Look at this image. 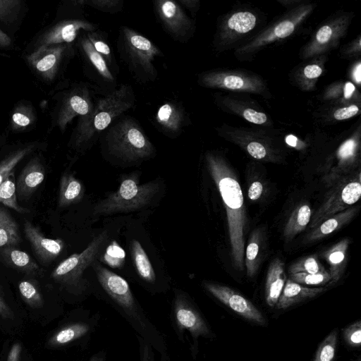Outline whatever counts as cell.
<instances>
[{
    "label": "cell",
    "mask_w": 361,
    "mask_h": 361,
    "mask_svg": "<svg viewBox=\"0 0 361 361\" xmlns=\"http://www.w3.org/2000/svg\"><path fill=\"white\" fill-rule=\"evenodd\" d=\"M205 159L226 207L233 265L238 271H243L245 212L241 188L234 173L222 157L208 152Z\"/></svg>",
    "instance_id": "6da1fadb"
},
{
    "label": "cell",
    "mask_w": 361,
    "mask_h": 361,
    "mask_svg": "<svg viewBox=\"0 0 361 361\" xmlns=\"http://www.w3.org/2000/svg\"><path fill=\"white\" fill-rule=\"evenodd\" d=\"M135 95L130 86L123 84L100 99L85 116H79L69 145L82 149L92 143L111 122L132 108Z\"/></svg>",
    "instance_id": "7a4b0ae2"
},
{
    "label": "cell",
    "mask_w": 361,
    "mask_h": 361,
    "mask_svg": "<svg viewBox=\"0 0 361 361\" xmlns=\"http://www.w3.org/2000/svg\"><path fill=\"white\" fill-rule=\"evenodd\" d=\"M170 321L172 329L182 343H186L187 334L191 356L195 360L199 352V338H213L208 322L193 300L179 290L175 291L171 302Z\"/></svg>",
    "instance_id": "3957f363"
},
{
    "label": "cell",
    "mask_w": 361,
    "mask_h": 361,
    "mask_svg": "<svg viewBox=\"0 0 361 361\" xmlns=\"http://www.w3.org/2000/svg\"><path fill=\"white\" fill-rule=\"evenodd\" d=\"M106 231L95 237L80 253H75L61 262L52 271L51 279L66 293L77 299L90 293V283L83 277L85 270L92 263L104 242Z\"/></svg>",
    "instance_id": "277c9868"
},
{
    "label": "cell",
    "mask_w": 361,
    "mask_h": 361,
    "mask_svg": "<svg viewBox=\"0 0 361 361\" xmlns=\"http://www.w3.org/2000/svg\"><path fill=\"white\" fill-rule=\"evenodd\" d=\"M118 47L121 58L137 80L147 82L156 79L157 71L154 63L162 53L152 42L131 28L123 26L120 29Z\"/></svg>",
    "instance_id": "5b68a950"
},
{
    "label": "cell",
    "mask_w": 361,
    "mask_h": 361,
    "mask_svg": "<svg viewBox=\"0 0 361 361\" xmlns=\"http://www.w3.org/2000/svg\"><path fill=\"white\" fill-rule=\"evenodd\" d=\"M109 152L128 162H135L150 157L154 148L140 125L126 117L110 127L105 136Z\"/></svg>",
    "instance_id": "8992f818"
},
{
    "label": "cell",
    "mask_w": 361,
    "mask_h": 361,
    "mask_svg": "<svg viewBox=\"0 0 361 361\" xmlns=\"http://www.w3.org/2000/svg\"><path fill=\"white\" fill-rule=\"evenodd\" d=\"M314 7V4L303 3L290 8L288 13L239 46L234 52L235 58L240 61L250 60L267 46L289 37L299 28Z\"/></svg>",
    "instance_id": "52a82bcc"
},
{
    "label": "cell",
    "mask_w": 361,
    "mask_h": 361,
    "mask_svg": "<svg viewBox=\"0 0 361 361\" xmlns=\"http://www.w3.org/2000/svg\"><path fill=\"white\" fill-rule=\"evenodd\" d=\"M159 190V183L151 181L139 184L128 178L123 179L118 188L94 207V215H108L128 213L141 209L147 206Z\"/></svg>",
    "instance_id": "ba28073f"
},
{
    "label": "cell",
    "mask_w": 361,
    "mask_h": 361,
    "mask_svg": "<svg viewBox=\"0 0 361 361\" xmlns=\"http://www.w3.org/2000/svg\"><path fill=\"white\" fill-rule=\"evenodd\" d=\"M200 85L236 92H247L271 98V94L265 80L259 75L244 70L216 69L198 75Z\"/></svg>",
    "instance_id": "9c48e42d"
},
{
    "label": "cell",
    "mask_w": 361,
    "mask_h": 361,
    "mask_svg": "<svg viewBox=\"0 0 361 361\" xmlns=\"http://www.w3.org/2000/svg\"><path fill=\"white\" fill-rule=\"evenodd\" d=\"M259 21V15L247 9L231 11L221 17L213 42L215 50L221 52L233 48L256 28Z\"/></svg>",
    "instance_id": "30bf717a"
},
{
    "label": "cell",
    "mask_w": 361,
    "mask_h": 361,
    "mask_svg": "<svg viewBox=\"0 0 361 361\" xmlns=\"http://www.w3.org/2000/svg\"><path fill=\"white\" fill-rule=\"evenodd\" d=\"M353 15L337 13L323 23L300 51V58L308 59L321 56L336 47L346 35Z\"/></svg>",
    "instance_id": "8fae6325"
},
{
    "label": "cell",
    "mask_w": 361,
    "mask_h": 361,
    "mask_svg": "<svg viewBox=\"0 0 361 361\" xmlns=\"http://www.w3.org/2000/svg\"><path fill=\"white\" fill-rule=\"evenodd\" d=\"M101 319L99 312L80 310L75 317L61 326L48 340V345L61 348L71 345L87 346L98 328Z\"/></svg>",
    "instance_id": "7c38bea8"
},
{
    "label": "cell",
    "mask_w": 361,
    "mask_h": 361,
    "mask_svg": "<svg viewBox=\"0 0 361 361\" xmlns=\"http://www.w3.org/2000/svg\"><path fill=\"white\" fill-rule=\"evenodd\" d=\"M73 51L71 43L44 46L29 53L25 60L39 78L50 82L56 79Z\"/></svg>",
    "instance_id": "4fadbf2b"
},
{
    "label": "cell",
    "mask_w": 361,
    "mask_h": 361,
    "mask_svg": "<svg viewBox=\"0 0 361 361\" xmlns=\"http://www.w3.org/2000/svg\"><path fill=\"white\" fill-rule=\"evenodd\" d=\"M219 135L244 149L256 159L276 157L273 139L268 130L233 127L224 124L216 128Z\"/></svg>",
    "instance_id": "5bb4252c"
},
{
    "label": "cell",
    "mask_w": 361,
    "mask_h": 361,
    "mask_svg": "<svg viewBox=\"0 0 361 361\" xmlns=\"http://www.w3.org/2000/svg\"><path fill=\"white\" fill-rule=\"evenodd\" d=\"M360 196V179L342 178L314 215L310 228L314 229L329 217L347 209L357 202Z\"/></svg>",
    "instance_id": "9a60e30c"
},
{
    "label": "cell",
    "mask_w": 361,
    "mask_h": 361,
    "mask_svg": "<svg viewBox=\"0 0 361 361\" xmlns=\"http://www.w3.org/2000/svg\"><path fill=\"white\" fill-rule=\"evenodd\" d=\"M154 5L162 26L173 39L180 42L190 39L195 30L194 22L177 1L158 0Z\"/></svg>",
    "instance_id": "2e32d148"
},
{
    "label": "cell",
    "mask_w": 361,
    "mask_h": 361,
    "mask_svg": "<svg viewBox=\"0 0 361 361\" xmlns=\"http://www.w3.org/2000/svg\"><path fill=\"white\" fill-rule=\"evenodd\" d=\"M92 32L95 25L89 21L81 19L61 20L42 30L29 46V53L37 49L58 44H71L77 37L80 30Z\"/></svg>",
    "instance_id": "e0dca14e"
},
{
    "label": "cell",
    "mask_w": 361,
    "mask_h": 361,
    "mask_svg": "<svg viewBox=\"0 0 361 361\" xmlns=\"http://www.w3.org/2000/svg\"><path fill=\"white\" fill-rule=\"evenodd\" d=\"M93 107L88 91L80 86L66 92L55 108L53 125L63 133L68 123L77 116H85Z\"/></svg>",
    "instance_id": "ac0fdd59"
},
{
    "label": "cell",
    "mask_w": 361,
    "mask_h": 361,
    "mask_svg": "<svg viewBox=\"0 0 361 361\" xmlns=\"http://www.w3.org/2000/svg\"><path fill=\"white\" fill-rule=\"evenodd\" d=\"M203 287L212 296L243 318L265 325L262 312L247 298L231 288L215 283L204 282Z\"/></svg>",
    "instance_id": "d6986e66"
},
{
    "label": "cell",
    "mask_w": 361,
    "mask_h": 361,
    "mask_svg": "<svg viewBox=\"0 0 361 361\" xmlns=\"http://www.w3.org/2000/svg\"><path fill=\"white\" fill-rule=\"evenodd\" d=\"M360 148V127L345 140L336 152V164L330 168L327 181L335 182L350 173L359 163Z\"/></svg>",
    "instance_id": "ffe728a7"
},
{
    "label": "cell",
    "mask_w": 361,
    "mask_h": 361,
    "mask_svg": "<svg viewBox=\"0 0 361 361\" xmlns=\"http://www.w3.org/2000/svg\"><path fill=\"white\" fill-rule=\"evenodd\" d=\"M23 230L35 256L42 264H50L62 252L64 243L61 239L47 238L38 227L29 221H25Z\"/></svg>",
    "instance_id": "44dd1931"
},
{
    "label": "cell",
    "mask_w": 361,
    "mask_h": 361,
    "mask_svg": "<svg viewBox=\"0 0 361 361\" xmlns=\"http://www.w3.org/2000/svg\"><path fill=\"white\" fill-rule=\"evenodd\" d=\"M216 104L223 111L236 115L253 124L271 127L272 121L269 116L255 107L253 104L247 102L233 95H215Z\"/></svg>",
    "instance_id": "7402d4cb"
},
{
    "label": "cell",
    "mask_w": 361,
    "mask_h": 361,
    "mask_svg": "<svg viewBox=\"0 0 361 361\" xmlns=\"http://www.w3.org/2000/svg\"><path fill=\"white\" fill-rule=\"evenodd\" d=\"M46 171L39 156H35L25 164L16 182L17 199L28 200L45 178Z\"/></svg>",
    "instance_id": "603a6c76"
},
{
    "label": "cell",
    "mask_w": 361,
    "mask_h": 361,
    "mask_svg": "<svg viewBox=\"0 0 361 361\" xmlns=\"http://www.w3.org/2000/svg\"><path fill=\"white\" fill-rule=\"evenodd\" d=\"M0 259L8 267L27 275L41 277L44 269L23 250L16 246L0 247Z\"/></svg>",
    "instance_id": "cb8c5ba5"
},
{
    "label": "cell",
    "mask_w": 361,
    "mask_h": 361,
    "mask_svg": "<svg viewBox=\"0 0 361 361\" xmlns=\"http://www.w3.org/2000/svg\"><path fill=\"white\" fill-rule=\"evenodd\" d=\"M185 113L182 107L173 102H166L159 106L156 123L166 135H178L185 124Z\"/></svg>",
    "instance_id": "d4e9b609"
},
{
    "label": "cell",
    "mask_w": 361,
    "mask_h": 361,
    "mask_svg": "<svg viewBox=\"0 0 361 361\" xmlns=\"http://www.w3.org/2000/svg\"><path fill=\"white\" fill-rule=\"evenodd\" d=\"M325 290V288H308L288 279L276 303V307L278 309H286L314 298Z\"/></svg>",
    "instance_id": "484cf974"
},
{
    "label": "cell",
    "mask_w": 361,
    "mask_h": 361,
    "mask_svg": "<svg viewBox=\"0 0 361 361\" xmlns=\"http://www.w3.org/2000/svg\"><path fill=\"white\" fill-rule=\"evenodd\" d=\"M286 280L284 263L280 259L276 258L269 267L265 283V299L269 306L274 307L276 305Z\"/></svg>",
    "instance_id": "4316f807"
},
{
    "label": "cell",
    "mask_w": 361,
    "mask_h": 361,
    "mask_svg": "<svg viewBox=\"0 0 361 361\" xmlns=\"http://www.w3.org/2000/svg\"><path fill=\"white\" fill-rule=\"evenodd\" d=\"M350 242L348 238H344L322 253V257L329 264L331 285L336 283L343 274Z\"/></svg>",
    "instance_id": "83f0119b"
},
{
    "label": "cell",
    "mask_w": 361,
    "mask_h": 361,
    "mask_svg": "<svg viewBox=\"0 0 361 361\" xmlns=\"http://www.w3.org/2000/svg\"><path fill=\"white\" fill-rule=\"evenodd\" d=\"M37 121L35 109L30 102L19 101L13 106L9 120V126L14 133L27 131L34 127Z\"/></svg>",
    "instance_id": "f1b7e54d"
},
{
    "label": "cell",
    "mask_w": 361,
    "mask_h": 361,
    "mask_svg": "<svg viewBox=\"0 0 361 361\" xmlns=\"http://www.w3.org/2000/svg\"><path fill=\"white\" fill-rule=\"evenodd\" d=\"M356 212V208H348L343 212L329 217L307 235L306 238L307 241L312 242L318 240L339 229L345 224L348 223Z\"/></svg>",
    "instance_id": "f546056e"
},
{
    "label": "cell",
    "mask_w": 361,
    "mask_h": 361,
    "mask_svg": "<svg viewBox=\"0 0 361 361\" xmlns=\"http://www.w3.org/2000/svg\"><path fill=\"white\" fill-rule=\"evenodd\" d=\"M83 186L73 173L65 172L60 179L58 205L67 207L80 201L83 196Z\"/></svg>",
    "instance_id": "4dcf8cb0"
},
{
    "label": "cell",
    "mask_w": 361,
    "mask_h": 361,
    "mask_svg": "<svg viewBox=\"0 0 361 361\" xmlns=\"http://www.w3.org/2000/svg\"><path fill=\"white\" fill-rule=\"evenodd\" d=\"M132 259L140 279L149 286H154L157 276L151 262L141 243L133 240L130 244Z\"/></svg>",
    "instance_id": "1f68e13d"
},
{
    "label": "cell",
    "mask_w": 361,
    "mask_h": 361,
    "mask_svg": "<svg viewBox=\"0 0 361 361\" xmlns=\"http://www.w3.org/2000/svg\"><path fill=\"white\" fill-rule=\"evenodd\" d=\"M311 216L312 210L308 204H302L297 207L291 213L285 226L283 231L285 240L290 241L305 230L310 221Z\"/></svg>",
    "instance_id": "d6a6232c"
},
{
    "label": "cell",
    "mask_w": 361,
    "mask_h": 361,
    "mask_svg": "<svg viewBox=\"0 0 361 361\" xmlns=\"http://www.w3.org/2000/svg\"><path fill=\"white\" fill-rule=\"evenodd\" d=\"M39 143L28 142L11 152L0 161V185L14 170L15 167L27 155L33 152Z\"/></svg>",
    "instance_id": "836d02e7"
},
{
    "label": "cell",
    "mask_w": 361,
    "mask_h": 361,
    "mask_svg": "<svg viewBox=\"0 0 361 361\" xmlns=\"http://www.w3.org/2000/svg\"><path fill=\"white\" fill-rule=\"evenodd\" d=\"M20 242L18 224L6 209L0 207V247H17Z\"/></svg>",
    "instance_id": "e575fe53"
},
{
    "label": "cell",
    "mask_w": 361,
    "mask_h": 361,
    "mask_svg": "<svg viewBox=\"0 0 361 361\" xmlns=\"http://www.w3.org/2000/svg\"><path fill=\"white\" fill-rule=\"evenodd\" d=\"M80 44L83 53L89 61L94 66L97 73L105 80L113 81L114 80L106 60L94 48L92 44L86 35L80 40Z\"/></svg>",
    "instance_id": "d590c367"
},
{
    "label": "cell",
    "mask_w": 361,
    "mask_h": 361,
    "mask_svg": "<svg viewBox=\"0 0 361 361\" xmlns=\"http://www.w3.org/2000/svg\"><path fill=\"white\" fill-rule=\"evenodd\" d=\"M0 203L20 214L29 212L27 209L22 207L18 203L14 170L0 185Z\"/></svg>",
    "instance_id": "8d00e7d4"
},
{
    "label": "cell",
    "mask_w": 361,
    "mask_h": 361,
    "mask_svg": "<svg viewBox=\"0 0 361 361\" xmlns=\"http://www.w3.org/2000/svg\"><path fill=\"white\" fill-rule=\"evenodd\" d=\"M18 290L24 302L32 308L43 306L44 300L41 291L33 280H23L18 283Z\"/></svg>",
    "instance_id": "74e56055"
},
{
    "label": "cell",
    "mask_w": 361,
    "mask_h": 361,
    "mask_svg": "<svg viewBox=\"0 0 361 361\" xmlns=\"http://www.w3.org/2000/svg\"><path fill=\"white\" fill-rule=\"evenodd\" d=\"M259 249V233L255 231L252 233L246 247L245 259L244 261L248 276H253L257 269L258 255Z\"/></svg>",
    "instance_id": "f35d334b"
},
{
    "label": "cell",
    "mask_w": 361,
    "mask_h": 361,
    "mask_svg": "<svg viewBox=\"0 0 361 361\" xmlns=\"http://www.w3.org/2000/svg\"><path fill=\"white\" fill-rule=\"evenodd\" d=\"M326 271L316 255L304 257L289 268L290 274L296 273L318 274Z\"/></svg>",
    "instance_id": "ab89813d"
},
{
    "label": "cell",
    "mask_w": 361,
    "mask_h": 361,
    "mask_svg": "<svg viewBox=\"0 0 361 361\" xmlns=\"http://www.w3.org/2000/svg\"><path fill=\"white\" fill-rule=\"evenodd\" d=\"M337 344V331H331L319 345L314 361H334Z\"/></svg>",
    "instance_id": "60d3db41"
},
{
    "label": "cell",
    "mask_w": 361,
    "mask_h": 361,
    "mask_svg": "<svg viewBox=\"0 0 361 361\" xmlns=\"http://www.w3.org/2000/svg\"><path fill=\"white\" fill-rule=\"evenodd\" d=\"M22 8L20 0H0V21L6 24L14 23Z\"/></svg>",
    "instance_id": "b9f144b4"
},
{
    "label": "cell",
    "mask_w": 361,
    "mask_h": 361,
    "mask_svg": "<svg viewBox=\"0 0 361 361\" xmlns=\"http://www.w3.org/2000/svg\"><path fill=\"white\" fill-rule=\"evenodd\" d=\"M289 279L300 285L323 286L331 281V276L327 271L318 274L296 273L290 274Z\"/></svg>",
    "instance_id": "7bdbcfd3"
},
{
    "label": "cell",
    "mask_w": 361,
    "mask_h": 361,
    "mask_svg": "<svg viewBox=\"0 0 361 361\" xmlns=\"http://www.w3.org/2000/svg\"><path fill=\"white\" fill-rule=\"evenodd\" d=\"M323 73V68L321 64L316 63V61L307 63L299 70V79L298 84L305 87L307 86V89L312 83H315L316 80L322 75Z\"/></svg>",
    "instance_id": "ee69618b"
},
{
    "label": "cell",
    "mask_w": 361,
    "mask_h": 361,
    "mask_svg": "<svg viewBox=\"0 0 361 361\" xmlns=\"http://www.w3.org/2000/svg\"><path fill=\"white\" fill-rule=\"evenodd\" d=\"M85 6L88 5L103 12L115 13L121 10L123 1L122 0H84Z\"/></svg>",
    "instance_id": "f6af8a7d"
},
{
    "label": "cell",
    "mask_w": 361,
    "mask_h": 361,
    "mask_svg": "<svg viewBox=\"0 0 361 361\" xmlns=\"http://www.w3.org/2000/svg\"><path fill=\"white\" fill-rule=\"evenodd\" d=\"M125 259L124 250L116 242H113L106 248L104 254V260L111 267H119L122 265Z\"/></svg>",
    "instance_id": "bcb514c9"
},
{
    "label": "cell",
    "mask_w": 361,
    "mask_h": 361,
    "mask_svg": "<svg viewBox=\"0 0 361 361\" xmlns=\"http://www.w3.org/2000/svg\"><path fill=\"white\" fill-rule=\"evenodd\" d=\"M346 343L352 347H358L361 343V322L357 321L343 330Z\"/></svg>",
    "instance_id": "7dc6e473"
},
{
    "label": "cell",
    "mask_w": 361,
    "mask_h": 361,
    "mask_svg": "<svg viewBox=\"0 0 361 361\" xmlns=\"http://www.w3.org/2000/svg\"><path fill=\"white\" fill-rule=\"evenodd\" d=\"M360 113L359 106L355 104L345 105L337 108L332 113V118L336 121H342L350 118Z\"/></svg>",
    "instance_id": "c3c4849f"
},
{
    "label": "cell",
    "mask_w": 361,
    "mask_h": 361,
    "mask_svg": "<svg viewBox=\"0 0 361 361\" xmlns=\"http://www.w3.org/2000/svg\"><path fill=\"white\" fill-rule=\"evenodd\" d=\"M86 36L92 44L94 49L110 63L111 61V52L109 45L97 37L96 35L92 34L91 32H87Z\"/></svg>",
    "instance_id": "681fc988"
},
{
    "label": "cell",
    "mask_w": 361,
    "mask_h": 361,
    "mask_svg": "<svg viewBox=\"0 0 361 361\" xmlns=\"http://www.w3.org/2000/svg\"><path fill=\"white\" fill-rule=\"evenodd\" d=\"M140 361H155L154 348L145 340L136 335Z\"/></svg>",
    "instance_id": "f907efd6"
},
{
    "label": "cell",
    "mask_w": 361,
    "mask_h": 361,
    "mask_svg": "<svg viewBox=\"0 0 361 361\" xmlns=\"http://www.w3.org/2000/svg\"><path fill=\"white\" fill-rule=\"evenodd\" d=\"M342 54L344 57H353L356 55V53H360V37L358 36L357 39H355L348 46H346Z\"/></svg>",
    "instance_id": "816d5d0a"
},
{
    "label": "cell",
    "mask_w": 361,
    "mask_h": 361,
    "mask_svg": "<svg viewBox=\"0 0 361 361\" xmlns=\"http://www.w3.org/2000/svg\"><path fill=\"white\" fill-rule=\"evenodd\" d=\"M262 183L259 180H256L251 183L248 189L247 195L251 200L255 201L259 199L262 195Z\"/></svg>",
    "instance_id": "f5cc1de1"
},
{
    "label": "cell",
    "mask_w": 361,
    "mask_h": 361,
    "mask_svg": "<svg viewBox=\"0 0 361 361\" xmlns=\"http://www.w3.org/2000/svg\"><path fill=\"white\" fill-rule=\"evenodd\" d=\"M0 317L3 319H13V312L0 293Z\"/></svg>",
    "instance_id": "db71d44e"
},
{
    "label": "cell",
    "mask_w": 361,
    "mask_h": 361,
    "mask_svg": "<svg viewBox=\"0 0 361 361\" xmlns=\"http://www.w3.org/2000/svg\"><path fill=\"white\" fill-rule=\"evenodd\" d=\"M22 348L20 343H15L11 347L6 361H20Z\"/></svg>",
    "instance_id": "11a10c76"
},
{
    "label": "cell",
    "mask_w": 361,
    "mask_h": 361,
    "mask_svg": "<svg viewBox=\"0 0 361 361\" xmlns=\"http://www.w3.org/2000/svg\"><path fill=\"white\" fill-rule=\"evenodd\" d=\"M178 2L183 6L189 9L193 14L197 12L200 7L199 0H180Z\"/></svg>",
    "instance_id": "9f6ffc18"
},
{
    "label": "cell",
    "mask_w": 361,
    "mask_h": 361,
    "mask_svg": "<svg viewBox=\"0 0 361 361\" xmlns=\"http://www.w3.org/2000/svg\"><path fill=\"white\" fill-rule=\"evenodd\" d=\"M12 44L11 39L0 29V47L6 48Z\"/></svg>",
    "instance_id": "6f0895ef"
},
{
    "label": "cell",
    "mask_w": 361,
    "mask_h": 361,
    "mask_svg": "<svg viewBox=\"0 0 361 361\" xmlns=\"http://www.w3.org/2000/svg\"><path fill=\"white\" fill-rule=\"evenodd\" d=\"M106 352L104 350H101L92 355L87 361H106Z\"/></svg>",
    "instance_id": "680465c9"
},
{
    "label": "cell",
    "mask_w": 361,
    "mask_h": 361,
    "mask_svg": "<svg viewBox=\"0 0 361 361\" xmlns=\"http://www.w3.org/2000/svg\"><path fill=\"white\" fill-rule=\"evenodd\" d=\"M360 62L358 61L357 63L355 65L353 70V78L354 81L357 83V85H360V80H361V72H360Z\"/></svg>",
    "instance_id": "91938a15"
},
{
    "label": "cell",
    "mask_w": 361,
    "mask_h": 361,
    "mask_svg": "<svg viewBox=\"0 0 361 361\" xmlns=\"http://www.w3.org/2000/svg\"><path fill=\"white\" fill-rule=\"evenodd\" d=\"M286 142L288 145L290 146V147H300L299 145V140L298 139L294 136V135H289L288 136L286 137Z\"/></svg>",
    "instance_id": "94428289"
},
{
    "label": "cell",
    "mask_w": 361,
    "mask_h": 361,
    "mask_svg": "<svg viewBox=\"0 0 361 361\" xmlns=\"http://www.w3.org/2000/svg\"><path fill=\"white\" fill-rule=\"evenodd\" d=\"M160 361H171L169 353L161 354Z\"/></svg>",
    "instance_id": "6125c7cd"
}]
</instances>
